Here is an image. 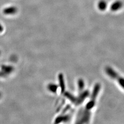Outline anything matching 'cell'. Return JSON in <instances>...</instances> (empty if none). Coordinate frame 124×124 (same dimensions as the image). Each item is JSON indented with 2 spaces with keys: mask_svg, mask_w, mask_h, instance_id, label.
Returning <instances> with one entry per match:
<instances>
[{
  "mask_svg": "<svg viewBox=\"0 0 124 124\" xmlns=\"http://www.w3.org/2000/svg\"><path fill=\"white\" fill-rule=\"evenodd\" d=\"M105 72L108 77L113 79L120 88L124 91V77L120 75L111 67H106L105 68Z\"/></svg>",
  "mask_w": 124,
  "mask_h": 124,
  "instance_id": "obj_1",
  "label": "cell"
},
{
  "mask_svg": "<svg viewBox=\"0 0 124 124\" xmlns=\"http://www.w3.org/2000/svg\"><path fill=\"white\" fill-rule=\"evenodd\" d=\"M123 6V3L120 0H117L114 2L110 6V9L112 11L115 12L121 8Z\"/></svg>",
  "mask_w": 124,
  "mask_h": 124,
  "instance_id": "obj_2",
  "label": "cell"
},
{
  "mask_svg": "<svg viewBox=\"0 0 124 124\" xmlns=\"http://www.w3.org/2000/svg\"><path fill=\"white\" fill-rule=\"evenodd\" d=\"M107 7V3L106 1L104 0H100L98 4V8L100 11H103L105 10Z\"/></svg>",
  "mask_w": 124,
  "mask_h": 124,
  "instance_id": "obj_3",
  "label": "cell"
},
{
  "mask_svg": "<svg viewBox=\"0 0 124 124\" xmlns=\"http://www.w3.org/2000/svg\"><path fill=\"white\" fill-rule=\"evenodd\" d=\"M48 88L51 92L55 93L57 91V90L58 89V86L56 85L50 84L48 85Z\"/></svg>",
  "mask_w": 124,
  "mask_h": 124,
  "instance_id": "obj_4",
  "label": "cell"
},
{
  "mask_svg": "<svg viewBox=\"0 0 124 124\" xmlns=\"http://www.w3.org/2000/svg\"><path fill=\"white\" fill-rule=\"evenodd\" d=\"M2 70H4L5 73H9L13 70L12 67L10 66H3L2 67Z\"/></svg>",
  "mask_w": 124,
  "mask_h": 124,
  "instance_id": "obj_5",
  "label": "cell"
}]
</instances>
